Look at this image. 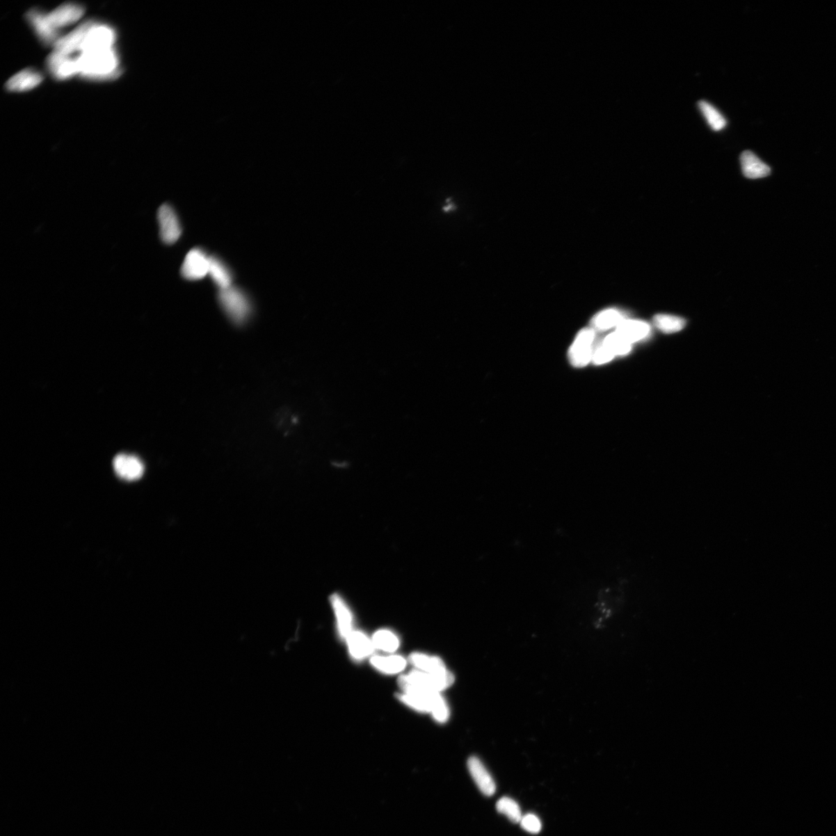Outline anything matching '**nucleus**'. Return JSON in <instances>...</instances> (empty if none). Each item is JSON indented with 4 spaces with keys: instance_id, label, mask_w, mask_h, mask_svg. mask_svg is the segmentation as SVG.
<instances>
[{
    "instance_id": "f257e3e1",
    "label": "nucleus",
    "mask_w": 836,
    "mask_h": 836,
    "mask_svg": "<svg viewBox=\"0 0 836 836\" xmlns=\"http://www.w3.org/2000/svg\"><path fill=\"white\" fill-rule=\"evenodd\" d=\"M77 60L80 75L88 79L111 80L121 74L118 54L114 47L81 52Z\"/></svg>"
},
{
    "instance_id": "f03ea898",
    "label": "nucleus",
    "mask_w": 836,
    "mask_h": 836,
    "mask_svg": "<svg viewBox=\"0 0 836 836\" xmlns=\"http://www.w3.org/2000/svg\"><path fill=\"white\" fill-rule=\"evenodd\" d=\"M399 683L403 690V693L397 696L399 700L417 711L431 712L437 722L448 721L449 709L440 692L421 689L399 681Z\"/></svg>"
},
{
    "instance_id": "7ed1b4c3",
    "label": "nucleus",
    "mask_w": 836,
    "mask_h": 836,
    "mask_svg": "<svg viewBox=\"0 0 836 836\" xmlns=\"http://www.w3.org/2000/svg\"><path fill=\"white\" fill-rule=\"evenodd\" d=\"M219 304L229 318L237 325H242L250 316L252 307L248 296L237 287L219 291Z\"/></svg>"
},
{
    "instance_id": "20e7f679",
    "label": "nucleus",
    "mask_w": 836,
    "mask_h": 836,
    "mask_svg": "<svg viewBox=\"0 0 836 836\" xmlns=\"http://www.w3.org/2000/svg\"><path fill=\"white\" fill-rule=\"evenodd\" d=\"M399 682L421 689L440 692L450 687L454 683L455 677L449 670L440 673L413 670L408 675L400 677Z\"/></svg>"
},
{
    "instance_id": "39448f33",
    "label": "nucleus",
    "mask_w": 836,
    "mask_h": 836,
    "mask_svg": "<svg viewBox=\"0 0 836 836\" xmlns=\"http://www.w3.org/2000/svg\"><path fill=\"white\" fill-rule=\"evenodd\" d=\"M115 40V31L111 26L91 22L81 52L111 49V47H114Z\"/></svg>"
},
{
    "instance_id": "423d86ee",
    "label": "nucleus",
    "mask_w": 836,
    "mask_h": 836,
    "mask_svg": "<svg viewBox=\"0 0 836 836\" xmlns=\"http://www.w3.org/2000/svg\"><path fill=\"white\" fill-rule=\"evenodd\" d=\"M157 219L162 241L169 245L176 243L182 235V227L172 207L168 204H163L157 211Z\"/></svg>"
},
{
    "instance_id": "0eeeda50",
    "label": "nucleus",
    "mask_w": 836,
    "mask_h": 836,
    "mask_svg": "<svg viewBox=\"0 0 836 836\" xmlns=\"http://www.w3.org/2000/svg\"><path fill=\"white\" fill-rule=\"evenodd\" d=\"M210 257L198 248L191 250L185 257L182 266V275L189 280H198L208 275Z\"/></svg>"
},
{
    "instance_id": "6e6552de",
    "label": "nucleus",
    "mask_w": 836,
    "mask_h": 836,
    "mask_svg": "<svg viewBox=\"0 0 836 836\" xmlns=\"http://www.w3.org/2000/svg\"><path fill=\"white\" fill-rule=\"evenodd\" d=\"M47 66L54 78L58 80H67L80 74L77 57L72 58L63 53L54 51L47 60Z\"/></svg>"
},
{
    "instance_id": "1a4fd4ad",
    "label": "nucleus",
    "mask_w": 836,
    "mask_h": 836,
    "mask_svg": "<svg viewBox=\"0 0 836 836\" xmlns=\"http://www.w3.org/2000/svg\"><path fill=\"white\" fill-rule=\"evenodd\" d=\"M594 340L595 332L591 328H585L579 332L570 352V360L573 366L585 367L589 361L593 360Z\"/></svg>"
},
{
    "instance_id": "9d476101",
    "label": "nucleus",
    "mask_w": 836,
    "mask_h": 836,
    "mask_svg": "<svg viewBox=\"0 0 836 836\" xmlns=\"http://www.w3.org/2000/svg\"><path fill=\"white\" fill-rule=\"evenodd\" d=\"M85 11L83 6L79 4L67 3L58 6L47 15L54 29L58 31L78 22L85 15Z\"/></svg>"
},
{
    "instance_id": "9b49d317",
    "label": "nucleus",
    "mask_w": 836,
    "mask_h": 836,
    "mask_svg": "<svg viewBox=\"0 0 836 836\" xmlns=\"http://www.w3.org/2000/svg\"><path fill=\"white\" fill-rule=\"evenodd\" d=\"M26 18L44 44L54 45L57 42L59 39L58 31L54 29L45 13L38 10H31L27 13Z\"/></svg>"
},
{
    "instance_id": "f8f14e48",
    "label": "nucleus",
    "mask_w": 836,
    "mask_h": 836,
    "mask_svg": "<svg viewBox=\"0 0 836 836\" xmlns=\"http://www.w3.org/2000/svg\"><path fill=\"white\" fill-rule=\"evenodd\" d=\"M90 24L91 22L82 24L77 29L67 33V35L60 38L54 45V51L67 54V56H72L77 52L81 53Z\"/></svg>"
},
{
    "instance_id": "ddd939ff",
    "label": "nucleus",
    "mask_w": 836,
    "mask_h": 836,
    "mask_svg": "<svg viewBox=\"0 0 836 836\" xmlns=\"http://www.w3.org/2000/svg\"><path fill=\"white\" fill-rule=\"evenodd\" d=\"M468 769L479 789L485 796H492L496 791V784L481 760L472 757L468 760Z\"/></svg>"
},
{
    "instance_id": "4468645a",
    "label": "nucleus",
    "mask_w": 836,
    "mask_h": 836,
    "mask_svg": "<svg viewBox=\"0 0 836 836\" xmlns=\"http://www.w3.org/2000/svg\"><path fill=\"white\" fill-rule=\"evenodd\" d=\"M330 602L335 619H337L338 632L342 639L347 640L349 635L353 632V620L351 609L341 596L337 594L331 596Z\"/></svg>"
},
{
    "instance_id": "2eb2a0df",
    "label": "nucleus",
    "mask_w": 836,
    "mask_h": 836,
    "mask_svg": "<svg viewBox=\"0 0 836 836\" xmlns=\"http://www.w3.org/2000/svg\"><path fill=\"white\" fill-rule=\"evenodd\" d=\"M42 81L43 77L40 72L33 68H26L13 75L6 82V88L10 92L23 93L38 87Z\"/></svg>"
},
{
    "instance_id": "dca6fc26",
    "label": "nucleus",
    "mask_w": 836,
    "mask_h": 836,
    "mask_svg": "<svg viewBox=\"0 0 836 836\" xmlns=\"http://www.w3.org/2000/svg\"><path fill=\"white\" fill-rule=\"evenodd\" d=\"M113 468L120 477L129 481L140 479L145 471L139 458L124 454L118 455L114 458Z\"/></svg>"
},
{
    "instance_id": "f3484780",
    "label": "nucleus",
    "mask_w": 836,
    "mask_h": 836,
    "mask_svg": "<svg viewBox=\"0 0 836 836\" xmlns=\"http://www.w3.org/2000/svg\"><path fill=\"white\" fill-rule=\"evenodd\" d=\"M743 174L750 179H758L770 175L771 168L759 160L755 154L746 150L740 156Z\"/></svg>"
},
{
    "instance_id": "a211bd4d",
    "label": "nucleus",
    "mask_w": 836,
    "mask_h": 836,
    "mask_svg": "<svg viewBox=\"0 0 836 836\" xmlns=\"http://www.w3.org/2000/svg\"><path fill=\"white\" fill-rule=\"evenodd\" d=\"M650 327L647 322L637 320H625L616 327V333L632 344L633 342L645 339L650 334Z\"/></svg>"
},
{
    "instance_id": "6ab92c4d",
    "label": "nucleus",
    "mask_w": 836,
    "mask_h": 836,
    "mask_svg": "<svg viewBox=\"0 0 836 836\" xmlns=\"http://www.w3.org/2000/svg\"><path fill=\"white\" fill-rule=\"evenodd\" d=\"M346 641L349 653L355 660L364 659L373 652V641L360 632H354L353 630Z\"/></svg>"
},
{
    "instance_id": "aec40b11",
    "label": "nucleus",
    "mask_w": 836,
    "mask_h": 836,
    "mask_svg": "<svg viewBox=\"0 0 836 836\" xmlns=\"http://www.w3.org/2000/svg\"><path fill=\"white\" fill-rule=\"evenodd\" d=\"M209 274L219 289H229L232 286V277L230 269L216 257H210Z\"/></svg>"
},
{
    "instance_id": "412c9836",
    "label": "nucleus",
    "mask_w": 836,
    "mask_h": 836,
    "mask_svg": "<svg viewBox=\"0 0 836 836\" xmlns=\"http://www.w3.org/2000/svg\"><path fill=\"white\" fill-rule=\"evenodd\" d=\"M409 659L415 668L424 671V673H440L448 670L440 657L414 653L410 656Z\"/></svg>"
},
{
    "instance_id": "4be33fe9",
    "label": "nucleus",
    "mask_w": 836,
    "mask_h": 836,
    "mask_svg": "<svg viewBox=\"0 0 836 836\" xmlns=\"http://www.w3.org/2000/svg\"><path fill=\"white\" fill-rule=\"evenodd\" d=\"M373 666L386 674H397L406 667L407 662L400 656L373 657Z\"/></svg>"
},
{
    "instance_id": "5701e85b",
    "label": "nucleus",
    "mask_w": 836,
    "mask_h": 836,
    "mask_svg": "<svg viewBox=\"0 0 836 836\" xmlns=\"http://www.w3.org/2000/svg\"><path fill=\"white\" fill-rule=\"evenodd\" d=\"M625 320V314L615 310H608L596 315L593 325L596 330H607L613 327H618Z\"/></svg>"
},
{
    "instance_id": "b1692460",
    "label": "nucleus",
    "mask_w": 836,
    "mask_h": 836,
    "mask_svg": "<svg viewBox=\"0 0 836 836\" xmlns=\"http://www.w3.org/2000/svg\"><path fill=\"white\" fill-rule=\"evenodd\" d=\"M654 323L664 333H675L682 330L686 321L674 315L661 314L654 316Z\"/></svg>"
},
{
    "instance_id": "393cba45",
    "label": "nucleus",
    "mask_w": 836,
    "mask_h": 836,
    "mask_svg": "<svg viewBox=\"0 0 836 836\" xmlns=\"http://www.w3.org/2000/svg\"><path fill=\"white\" fill-rule=\"evenodd\" d=\"M374 648L387 652H394L399 648L400 642L397 636L389 630L382 629L376 632L373 637Z\"/></svg>"
},
{
    "instance_id": "a878e982",
    "label": "nucleus",
    "mask_w": 836,
    "mask_h": 836,
    "mask_svg": "<svg viewBox=\"0 0 836 836\" xmlns=\"http://www.w3.org/2000/svg\"><path fill=\"white\" fill-rule=\"evenodd\" d=\"M698 107H700L705 120H707L709 125L715 131H719V130H722L725 127L726 120L724 116L714 106H712L707 102L700 101L698 102Z\"/></svg>"
},
{
    "instance_id": "bb28decb",
    "label": "nucleus",
    "mask_w": 836,
    "mask_h": 836,
    "mask_svg": "<svg viewBox=\"0 0 836 836\" xmlns=\"http://www.w3.org/2000/svg\"><path fill=\"white\" fill-rule=\"evenodd\" d=\"M497 810L498 812L506 815L513 823H518L523 817L519 805L510 798H500L497 803Z\"/></svg>"
},
{
    "instance_id": "cd10ccee",
    "label": "nucleus",
    "mask_w": 836,
    "mask_h": 836,
    "mask_svg": "<svg viewBox=\"0 0 836 836\" xmlns=\"http://www.w3.org/2000/svg\"><path fill=\"white\" fill-rule=\"evenodd\" d=\"M602 344L607 347L614 355H625L632 351V344L616 332L609 335L603 341Z\"/></svg>"
},
{
    "instance_id": "c85d7f7f",
    "label": "nucleus",
    "mask_w": 836,
    "mask_h": 836,
    "mask_svg": "<svg viewBox=\"0 0 836 836\" xmlns=\"http://www.w3.org/2000/svg\"><path fill=\"white\" fill-rule=\"evenodd\" d=\"M520 826L527 833L538 834L541 830V822L537 815L527 814L520 821Z\"/></svg>"
},
{
    "instance_id": "c756f323",
    "label": "nucleus",
    "mask_w": 836,
    "mask_h": 836,
    "mask_svg": "<svg viewBox=\"0 0 836 836\" xmlns=\"http://www.w3.org/2000/svg\"><path fill=\"white\" fill-rule=\"evenodd\" d=\"M614 356V354L607 347L602 344L595 349L593 355V361L596 365H602L613 360Z\"/></svg>"
}]
</instances>
